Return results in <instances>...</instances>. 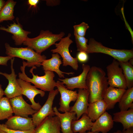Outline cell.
I'll return each instance as SVG.
<instances>
[{"label":"cell","instance_id":"obj_1","mask_svg":"<svg viewBox=\"0 0 133 133\" xmlns=\"http://www.w3.org/2000/svg\"><path fill=\"white\" fill-rule=\"evenodd\" d=\"M86 84L89 92V103L102 100L104 94L108 87L105 72L100 67H91L87 76Z\"/></svg>","mask_w":133,"mask_h":133},{"label":"cell","instance_id":"obj_2","mask_svg":"<svg viewBox=\"0 0 133 133\" xmlns=\"http://www.w3.org/2000/svg\"><path fill=\"white\" fill-rule=\"evenodd\" d=\"M22 63L23 65L20 68L22 73L19 72L18 74L19 78L32 83L36 88L44 91L50 92L54 90L56 87V82L54 80L55 74L53 72L44 71V76H39L33 73V69L36 68V66L33 67L30 71L33 76V77L31 78L28 77L25 72V67L27 65V62L23 61Z\"/></svg>","mask_w":133,"mask_h":133},{"label":"cell","instance_id":"obj_3","mask_svg":"<svg viewBox=\"0 0 133 133\" xmlns=\"http://www.w3.org/2000/svg\"><path fill=\"white\" fill-rule=\"evenodd\" d=\"M65 35L63 32L54 34L49 30H42L38 36L33 38L28 37L23 44L41 54L56 42L60 41Z\"/></svg>","mask_w":133,"mask_h":133},{"label":"cell","instance_id":"obj_4","mask_svg":"<svg viewBox=\"0 0 133 133\" xmlns=\"http://www.w3.org/2000/svg\"><path fill=\"white\" fill-rule=\"evenodd\" d=\"M5 53L8 56L16 57L27 61V66L39 67L43 61L46 59L44 55L39 54L31 48H14L7 43L5 44Z\"/></svg>","mask_w":133,"mask_h":133},{"label":"cell","instance_id":"obj_5","mask_svg":"<svg viewBox=\"0 0 133 133\" xmlns=\"http://www.w3.org/2000/svg\"><path fill=\"white\" fill-rule=\"evenodd\" d=\"M87 54L100 53L109 55L118 61L128 62L133 58V50L110 48L103 46L93 38H90L86 52Z\"/></svg>","mask_w":133,"mask_h":133},{"label":"cell","instance_id":"obj_6","mask_svg":"<svg viewBox=\"0 0 133 133\" xmlns=\"http://www.w3.org/2000/svg\"><path fill=\"white\" fill-rule=\"evenodd\" d=\"M71 34L69 33L67 36L63 38L58 43H55L56 48L51 51L53 53L60 54L63 59V66H71L74 70H77L78 67V61L76 57L73 58L71 55L69 51V47L73 41L70 38Z\"/></svg>","mask_w":133,"mask_h":133},{"label":"cell","instance_id":"obj_7","mask_svg":"<svg viewBox=\"0 0 133 133\" xmlns=\"http://www.w3.org/2000/svg\"><path fill=\"white\" fill-rule=\"evenodd\" d=\"M106 69L108 85L114 87L126 90V82L119 62L114 59L107 66Z\"/></svg>","mask_w":133,"mask_h":133},{"label":"cell","instance_id":"obj_8","mask_svg":"<svg viewBox=\"0 0 133 133\" xmlns=\"http://www.w3.org/2000/svg\"><path fill=\"white\" fill-rule=\"evenodd\" d=\"M59 92L57 89L49 92L48 99L44 104L38 111L32 115V120L36 127L47 117L55 116L52 105L55 98Z\"/></svg>","mask_w":133,"mask_h":133},{"label":"cell","instance_id":"obj_9","mask_svg":"<svg viewBox=\"0 0 133 133\" xmlns=\"http://www.w3.org/2000/svg\"><path fill=\"white\" fill-rule=\"evenodd\" d=\"M56 86L60 93L61 97L59 104V111L65 113L69 112V104L71 101H76L78 96L76 91H73L67 89L60 81L56 82Z\"/></svg>","mask_w":133,"mask_h":133},{"label":"cell","instance_id":"obj_10","mask_svg":"<svg viewBox=\"0 0 133 133\" xmlns=\"http://www.w3.org/2000/svg\"><path fill=\"white\" fill-rule=\"evenodd\" d=\"M14 57L11 59V73L9 74L0 72V75L4 76L8 81V85L4 91V95L9 99L17 96L22 95L21 88L16 79V74L13 68Z\"/></svg>","mask_w":133,"mask_h":133},{"label":"cell","instance_id":"obj_11","mask_svg":"<svg viewBox=\"0 0 133 133\" xmlns=\"http://www.w3.org/2000/svg\"><path fill=\"white\" fill-rule=\"evenodd\" d=\"M21 88V94L26 96L31 103V106L34 110L37 111L42 107L39 103L34 101L35 96L38 94L43 97L45 95V92L39 90L35 86L31 84L30 83L24 81L20 78L17 79Z\"/></svg>","mask_w":133,"mask_h":133},{"label":"cell","instance_id":"obj_12","mask_svg":"<svg viewBox=\"0 0 133 133\" xmlns=\"http://www.w3.org/2000/svg\"><path fill=\"white\" fill-rule=\"evenodd\" d=\"M90 67L88 65L83 64L82 65L83 71L78 76L64 79H59L68 89L72 90L76 88L87 89L86 80L87 74Z\"/></svg>","mask_w":133,"mask_h":133},{"label":"cell","instance_id":"obj_13","mask_svg":"<svg viewBox=\"0 0 133 133\" xmlns=\"http://www.w3.org/2000/svg\"><path fill=\"white\" fill-rule=\"evenodd\" d=\"M9 101L15 115L28 118L29 115H32L37 112L25 100L22 95L10 99Z\"/></svg>","mask_w":133,"mask_h":133},{"label":"cell","instance_id":"obj_14","mask_svg":"<svg viewBox=\"0 0 133 133\" xmlns=\"http://www.w3.org/2000/svg\"><path fill=\"white\" fill-rule=\"evenodd\" d=\"M3 125L6 128L12 130L25 131L34 129L32 118H25L16 115L9 117Z\"/></svg>","mask_w":133,"mask_h":133},{"label":"cell","instance_id":"obj_15","mask_svg":"<svg viewBox=\"0 0 133 133\" xmlns=\"http://www.w3.org/2000/svg\"><path fill=\"white\" fill-rule=\"evenodd\" d=\"M78 96L74 105L70 107L69 112H75L77 120L84 114H87L89 92L87 89H79Z\"/></svg>","mask_w":133,"mask_h":133},{"label":"cell","instance_id":"obj_16","mask_svg":"<svg viewBox=\"0 0 133 133\" xmlns=\"http://www.w3.org/2000/svg\"><path fill=\"white\" fill-rule=\"evenodd\" d=\"M60 123L56 116L46 117L34 129V133H61Z\"/></svg>","mask_w":133,"mask_h":133},{"label":"cell","instance_id":"obj_17","mask_svg":"<svg viewBox=\"0 0 133 133\" xmlns=\"http://www.w3.org/2000/svg\"><path fill=\"white\" fill-rule=\"evenodd\" d=\"M17 24L14 22L8 26L7 28L4 26L0 27V30L4 31L13 34L12 39L16 45H20L23 44L28 37V35L30 34V32L24 30L21 25L17 21Z\"/></svg>","mask_w":133,"mask_h":133},{"label":"cell","instance_id":"obj_18","mask_svg":"<svg viewBox=\"0 0 133 133\" xmlns=\"http://www.w3.org/2000/svg\"><path fill=\"white\" fill-rule=\"evenodd\" d=\"M114 122L112 116L105 112L93 122L91 131L95 133H107L113 128Z\"/></svg>","mask_w":133,"mask_h":133},{"label":"cell","instance_id":"obj_19","mask_svg":"<svg viewBox=\"0 0 133 133\" xmlns=\"http://www.w3.org/2000/svg\"><path fill=\"white\" fill-rule=\"evenodd\" d=\"M60 56L57 53L52 54L51 58L48 59L44 60L41 64L43 69L44 71L55 72L60 78H64V74L68 75H73V72H66L61 71L59 69L60 65L63 63L60 59Z\"/></svg>","mask_w":133,"mask_h":133},{"label":"cell","instance_id":"obj_20","mask_svg":"<svg viewBox=\"0 0 133 133\" xmlns=\"http://www.w3.org/2000/svg\"><path fill=\"white\" fill-rule=\"evenodd\" d=\"M126 90L110 86L108 87L103 98V100L107 106V110L114 108L116 103L119 102Z\"/></svg>","mask_w":133,"mask_h":133},{"label":"cell","instance_id":"obj_21","mask_svg":"<svg viewBox=\"0 0 133 133\" xmlns=\"http://www.w3.org/2000/svg\"><path fill=\"white\" fill-rule=\"evenodd\" d=\"M55 115L59 118L62 133H72L71 129L72 121L77 120L76 113L74 112H66L64 113H60L56 107L53 108Z\"/></svg>","mask_w":133,"mask_h":133},{"label":"cell","instance_id":"obj_22","mask_svg":"<svg viewBox=\"0 0 133 133\" xmlns=\"http://www.w3.org/2000/svg\"><path fill=\"white\" fill-rule=\"evenodd\" d=\"M113 115L114 121L121 123L123 126V130L133 127V109L120 111Z\"/></svg>","mask_w":133,"mask_h":133},{"label":"cell","instance_id":"obj_23","mask_svg":"<svg viewBox=\"0 0 133 133\" xmlns=\"http://www.w3.org/2000/svg\"><path fill=\"white\" fill-rule=\"evenodd\" d=\"M106 104L103 100L89 103L87 115L94 122L106 112Z\"/></svg>","mask_w":133,"mask_h":133},{"label":"cell","instance_id":"obj_24","mask_svg":"<svg viewBox=\"0 0 133 133\" xmlns=\"http://www.w3.org/2000/svg\"><path fill=\"white\" fill-rule=\"evenodd\" d=\"M77 120H73L71 124V129L73 133H84L91 130L93 122L86 114Z\"/></svg>","mask_w":133,"mask_h":133},{"label":"cell","instance_id":"obj_25","mask_svg":"<svg viewBox=\"0 0 133 133\" xmlns=\"http://www.w3.org/2000/svg\"><path fill=\"white\" fill-rule=\"evenodd\" d=\"M16 3L13 0L5 2L0 12V23L4 21L12 20L14 19V8Z\"/></svg>","mask_w":133,"mask_h":133},{"label":"cell","instance_id":"obj_26","mask_svg":"<svg viewBox=\"0 0 133 133\" xmlns=\"http://www.w3.org/2000/svg\"><path fill=\"white\" fill-rule=\"evenodd\" d=\"M133 87L126 89L121 97L118 104L120 111H125L129 108L133 109Z\"/></svg>","mask_w":133,"mask_h":133},{"label":"cell","instance_id":"obj_27","mask_svg":"<svg viewBox=\"0 0 133 133\" xmlns=\"http://www.w3.org/2000/svg\"><path fill=\"white\" fill-rule=\"evenodd\" d=\"M118 62L119 66L123 70L127 88L133 87V65L128 61Z\"/></svg>","mask_w":133,"mask_h":133},{"label":"cell","instance_id":"obj_28","mask_svg":"<svg viewBox=\"0 0 133 133\" xmlns=\"http://www.w3.org/2000/svg\"><path fill=\"white\" fill-rule=\"evenodd\" d=\"M13 112L9 99L6 97L0 99V121L8 119L13 116Z\"/></svg>","mask_w":133,"mask_h":133},{"label":"cell","instance_id":"obj_29","mask_svg":"<svg viewBox=\"0 0 133 133\" xmlns=\"http://www.w3.org/2000/svg\"><path fill=\"white\" fill-rule=\"evenodd\" d=\"M77 50L79 51L86 52L87 48L88 40L84 36H78L74 33Z\"/></svg>","mask_w":133,"mask_h":133},{"label":"cell","instance_id":"obj_30","mask_svg":"<svg viewBox=\"0 0 133 133\" xmlns=\"http://www.w3.org/2000/svg\"><path fill=\"white\" fill-rule=\"evenodd\" d=\"M89 27L87 24L83 22L79 25L73 26L74 33L78 36H84L87 30Z\"/></svg>","mask_w":133,"mask_h":133},{"label":"cell","instance_id":"obj_31","mask_svg":"<svg viewBox=\"0 0 133 133\" xmlns=\"http://www.w3.org/2000/svg\"><path fill=\"white\" fill-rule=\"evenodd\" d=\"M0 129L8 133H34L35 129L25 131L14 130L8 129L5 127L3 124L0 123Z\"/></svg>","mask_w":133,"mask_h":133},{"label":"cell","instance_id":"obj_32","mask_svg":"<svg viewBox=\"0 0 133 133\" xmlns=\"http://www.w3.org/2000/svg\"><path fill=\"white\" fill-rule=\"evenodd\" d=\"M86 52L79 51L77 54V57L78 61L81 63H84L87 62L88 59V56Z\"/></svg>","mask_w":133,"mask_h":133},{"label":"cell","instance_id":"obj_33","mask_svg":"<svg viewBox=\"0 0 133 133\" xmlns=\"http://www.w3.org/2000/svg\"><path fill=\"white\" fill-rule=\"evenodd\" d=\"M13 58L8 56H0V65L7 66L8 61Z\"/></svg>","mask_w":133,"mask_h":133},{"label":"cell","instance_id":"obj_34","mask_svg":"<svg viewBox=\"0 0 133 133\" xmlns=\"http://www.w3.org/2000/svg\"><path fill=\"white\" fill-rule=\"evenodd\" d=\"M39 1L38 0H29L28 2L30 7H36V6Z\"/></svg>","mask_w":133,"mask_h":133},{"label":"cell","instance_id":"obj_35","mask_svg":"<svg viewBox=\"0 0 133 133\" xmlns=\"http://www.w3.org/2000/svg\"><path fill=\"white\" fill-rule=\"evenodd\" d=\"M122 133H133V127L125 130H123Z\"/></svg>","mask_w":133,"mask_h":133},{"label":"cell","instance_id":"obj_36","mask_svg":"<svg viewBox=\"0 0 133 133\" xmlns=\"http://www.w3.org/2000/svg\"><path fill=\"white\" fill-rule=\"evenodd\" d=\"M4 95V91L2 88L1 85L0 84V99L3 97Z\"/></svg>","mask_w":133,"mask_h":133},{"label":"cell","instance_id":"obj_37","mask_svg":"<svg viewBox=\"0 0 133 133\" xmlns=\"http://www.w3.org/2000/svg\"><path fill=\"white\" fill-rule=\"evenodd\" d=\"M5 1L3 0H0V12L4 6Z\"/></svg>","mask_w":133,"mask_h":133},{"label":"cell","instance_id":"obj_38","mask_svg":"<svg viewBox=\"0 0 133 133\" xmlns=\"http://www.w3.org/2000/svg\"><path fill=\"white\" fill-rule=\"evenodd\" d=\"M132 65H133V59L132 58L130 59L128 61Z\"/></svg>","mask_w":133,"mask_h":133},{"label":"cell","instance_id":"obj_39","mask_svg":"<svg viewBox=\"0 0 133 133\" xmlns=\"http://www.w3.org/2000/svg\"><path fill=\"white\" fill-rule=\"evenodd\" d=\"M113 133H122V131L120 130H118L114 132Z\"/></svg>","mask_w":133,"mask_h":133},{"label":"cell","instance_id":"obj_40","mask_svg":"<svg viewBox=\"0 0 133 133\" xmlns=\"http://www.w3.org/2000/svg\"><path fill=\"white\" fill-rule=\"evenodd\" d=\"M0 133H8L0 129Z\"/></svg>","mask_w":133,"mask_h":133},{"label":"cell","instance_id":"obj_41","mask_svg":"<svg viewBox=\"0 0 133 133\" xmlns=\"http://www.w3.org/2000/svg\"><path fill=\"white\" fill-rule=\"evenodd\" d=\"M84 133H94L91 131H88V132H86Z\"/></svg>","mask_w":133,"mask_h":133},{"label":"cell","instance_id":"obj_42","mask_svg":"<svg viewBox=\"0 0 133 133\" xmlns=\"http://www.w3.org/2000/svg\"></svg>","mask_w":133,"mask_h":133}]
</instances>
